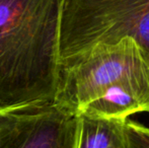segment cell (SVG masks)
<instances>
[{
	"label": "cell",
	"mask_w": 149,
	"mask_h": 148,
	"mask_svg": "<svg viewBox=\"0 0 149 148\" xmlns=\"http://www.w3.org/2000/svg\"><path fill=\"white\" fill-rule=\"evenodd\" d=\"M62 0H0V113L55 103Z\"/></svg>",
	"instance_id": "1"
},
{
	"label": "cell",
	"mask_w": 149,
	"mask_h": 148,
	"mask_svg": "<svg viewBox=\"0 0 149 148\" xmlns=\"http://www.w3.org/2000/svg\"><path fill=\"white\" fill-rule=\"evenodd\" d=\"M54 105L74 116L149 114V53L129 37L96 44L59 65Z\"/></svg>",
	"instance_id": "2"
},
{
	"label": "cell",
	"mask_w": 149,
	"mask_h": 148,
	"mask_svg": "<svg viewBox=\"0 0 149 148\" xmlns=\"http://www.w3.org/2000/svg\"><path fill=\"white\" fill-rule=\"evenodd\" d=\"M126 37L149 53V0H62L59 65Z\"/></svg>",
	"instance_id": "3"
},
{
	"label": "cell",
	"mask_w": 149,
	"mask_h": 148,
	"mask_svg": "<svg viewBox=\"0 0 149 148\" xmlns=\"http://www.w3.org/2000/svg\"><path fill=\"white\" fill-rule=\"evenodd\" d=\"M77 116L52 105L20 114L6 148H75Z\"/></svg>",
	"instance_id": "4"
},
{
	"label": "cell",
	"mask_w": 149,
	"mask_h": 148,
	"mask_svg": "<svg viewBox=\"0 0 149 148\" xmlns=\"http://www.w3.org/2000/svg\"><path fill=\"white\" fill-rule=\"evenodd\" d=\"M75 148H131L127 119L80 114Z\"/></svg>",
	"instance_id": "5"
},
{
	"label": "cell",
	"mask_w": 149,
	"mask_h": 148,
	"mask_svg": "<svg viewBox=\"0 0 149 148\" xmlns=\"http://www.w3.org/2000/svg\"><path fill=\"white\" fill-rule=\"evenodd\" d=\"M127 132L131 148H149V128L128 118Z\"/></svg>",
	"instance_id": "6"
},
{
	"label": "cell",
	"mask_w": 149,
	"mask_h": 148,
	"mask_svg": "<svg viewBox=\"0 0 149 148\" xmlns=\"http://www.w3.org/2000/svg\"><path fill=\"white\" fill-rule=\"evenodd\" d=\"M22 111L0 113V148H6L7 146V143L13 133L15 125Z\"/></svg>",
	"instance_id": "7"
}]
</instances>
